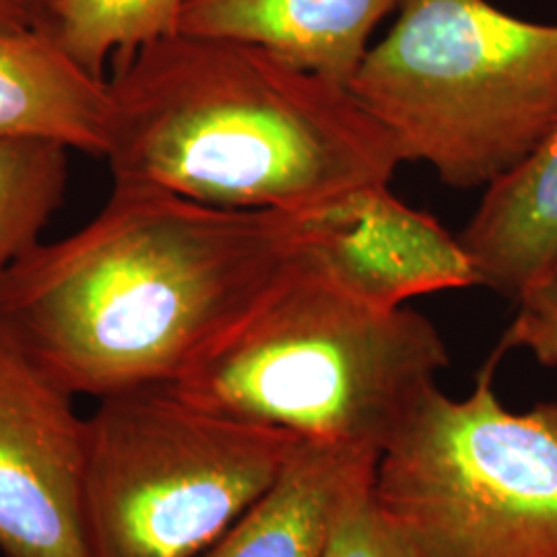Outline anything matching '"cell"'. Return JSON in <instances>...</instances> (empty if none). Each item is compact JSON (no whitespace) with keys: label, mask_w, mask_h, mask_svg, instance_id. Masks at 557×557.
<instances>
[{"label":"cell","mask_w":557,"mask_h":557,"mask_svg":"<svg viewBox=\"0 0 557 557\" xmlns=\"http://www.w3.org/2000/svg\"><path fill=\"white\" fill-rule=\"evenodd\" d=\"M304 213L112 186L0 275V322L75 397L168 386L298 264Z\"/></svg>","instance_id":"6da1fadb"},{"label":"cell","mask_w":557,"mask_h":557,"mask_svg":"<svg viewBox=\"0 0 557 557\" xmlns=\"http://www.w3.org/2000/svg\"><path fill=\"white\" fill-rule=\"evenodd\" d=\"M108 87L112 186L308 211L405 163L347 87L250 44L168 36L116 57Z\"/></svg>","instance_id":"7a4b0ae2"},{"label":"cell","mask_w":557,"mask_h":557,"mask_svg":"<svg viewBox=\"0 0 557 557\" xmlns=\"http://www.w3.org/2000/svg\"><path fill=\"white\" fill-rule=\"evenodd\" d=\"M448 363L432 320L354 296L304 252L168 386L227 418L380 455Z\"/></svg>","instance_id":"3957f363"},{"label":"cell","mask_w":557,"mask_h":557,"mask_svg":"<svg viewBox=\"0 0 557 557\" xmlns=\"http://www.w3.org/2000/svg\"><path fill=\"white\" fill-rule=\"evenodd\" d=\"M349 91L405 161L458 188H485L557 124V23L490 0H403Z\"/></svg>","instance_id":"277c9868"},{"label":"cell","mask_w":557,"mask_h":557,"mask_svg":"<svg viewBox=\"0 0 557 557\" xmlns=\"http://www.w3.org/2000/svg\"><path fill=\"white\" fill-rule=\"evenodd\" d=\"M91 557H200L277 481L306 440L145 386L85 418Z\"/></svg>","instance_id":"5b68a950"},{"label":"cell","mask_w":557,"mask_h":557,"mask_svg":"<svg viewBox=\"0 0 557 557\" xmlns=\"http://www.w3.org/2000/svg\"><path fill=\"white\" fill-rule=\"evenodd\" d=\"M502 356L467 398L434 388L379 455L374 496L419 557H557V403L508 411Z\"/></svg>","instance_id":"8992f818"},{"label":"cell","mask_w":557,"mask_h":557,"mask_svg":"<svg viewBox=\"0 0 557 557\" xmlns=\"http://www.w3.org/2000/svg\"><path fill=\"white\" fill-rule=\"evenodd\" d=\"M0 322V554L91 557L83 517L85 418Z\"/></svg>","instance_id":"52a82bcc"},{"label":"cell","mask_w":557,"mask_h":557,"mask_svg":"<svg viewBox=\"0 0 557 557\" xmlns=\"http://www.w3.org/2000/svg\"><path fill=\"white\" fill-rule=\"evenodd\" d=\"M306 255L354 296L382 308L481 285L458 236L434 215L366 186L304 213Z\"/></svg>","instance_id":"ba28073f"},{"label":"cell","mask_w":557,"mask_h":557,"mask_svg":"<svg viewBox=\"0 0 557 557\" xmlns=\"http://www.w3.org/2000/svg\"><path fill=\"white\" fill-rule=\"evenodd\" d=\"M403 0H186L178 34L250 44L349 89Z\"/></svg>","instance_id":"9c48e42d"},{"label":"cell","mask_w":557,"mask_h":557,"mask_svg":"<svg viewBox=\"0 0 557 557\" xmlns=\"http://www.w3.org/2000/svg\"><path fill=\"white\" fill-rule=\"evenodd\" d=\"M110 119L106 77L40 29L0 27V143L44 140L103 160Z\"/></svg>","instance_id":"30bf717a"},{"label":"cell","mask_w":557,"mask_h":557,"mask_svg":"<svg viewBox=\"0 0 557 557\" xmlns=\"http://www.w3.org/2000/svg\"><path fill=\"white\" fill-rule=\"evenodd\" d=\"M458 239L479 281L518 299L557 264V124L504 176L485 186Z\"/></svg>","instance_id":"8fae6325"},{"label":"cell","mask_w":557,"mask_h":557,"mask_svg":"<svg viewBox=\"0 0 557 557\" xmlns=\"http://www.w3.org/2000/svg\"><path fill=\"white\" fill-rule=\"evenodd\" d=\"M379 453L304 442L277 481L200 557H322L338 504Z\"/></svg>","instance_id":"7c38bea8"},{"label":"cell","mask_w":557,"mask_h":557,"mask_svg":"<svg viewBox=\"0 0 557 557\" xmlns=\"http://www.w3.org/2000/svg\"><path fill=\"white\" fill-rule=\"evenodd\" d=\"M186 0H48L40 32L103 77L110 59L176 36Z\"/></svg>","instance_id":"4fadbf2b"},{"label":"cell","mask_w":557,"mask_h":557,"mask_svg":"<svg viewBox=\"0 0 557 557\" xmlns=\"http://www.w3.org/2000/svg\"><path fill=\"white\" fill-rule=\"evenodd\" d=\"M69 153L44 140L0 143V275L40 244L66 199Z\"/></svg>","instance_id":"5bb4252c"},{"label":"cell","mask_w":557,"mask_h":557,"mask_svg":"<svg viewBox=\"0 0 557 557\" xmlns=\"http://www.w3.org/2000/svg\"><path fill=\"white\" fill-rule=\"evenodd\" d=\"M374 469L359 475L338 504L322 557H419L411 541L380 508Z\"/></svg>","instance_id":"9a60e30c"},{"label":"cell","mask_w":557,"mask_h":557,"mask_svg":"<svg viewBox=\"0 0 557 557\" xmlns=\"http://www.w3.org/2000/svg\"><path fill=\"white\" fill-rule=\"evenodd\" d=\"M517 301V319L499 341V354L529 349L543 366H557V264Z\"/></svg>","instance_id":"2e32d148"},{"label":"cell","mask_w":557,"mask_h":557,"mask_svg":"<svg viewBox=\"0 0 557 557\" xmlns=\"http://www.w3.org/2000/svg\"><path fill=\"white\" fill-rule=\"evenodd\" d=\"M48 0H0V27L41 29Z\"/></svg>","instance_id":"e0dca14e"}]
</instances>
